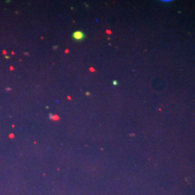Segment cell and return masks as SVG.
<instances>
[{"mask_svg": "<svg viewBox=\"0 0 195 195\" xmlns=\"http://www.w3.org/2000/svg\"><path fill=\"white\" fill-rule=\"evenodd\" d=\"M85 33L82 31H75L72 34V37L74 39L77 41H82L85 39Z\"/></svg>", "mask_w": 195, "mask_h": 195, "instance_id": "obj_1", "label": "cell"}]
</instances>
